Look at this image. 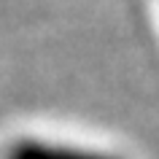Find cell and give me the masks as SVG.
Returning a JSON list of instances; mask_svg holds the SVG:
<instances>
[{
  "instance_id": "obj_1",
  "label": "cell",
  "mask_w": 159,
  "mask_h": 159,
  "mask_svg": "<svg viewBox=\"0 0 159 159\" xmlns=\"http://www.w3.org/2000/svg\"><path fill=\"white\" fill-rule=\"evenodd\" d=\"M6 159H111L108 154L73 148V146H54L41 140H19L6 151Z\"/></svg>"
}]
</instances>
